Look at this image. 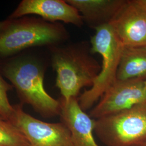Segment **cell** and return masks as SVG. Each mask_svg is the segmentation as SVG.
I'll list each match as a JSON object with an SVG mask.
<instances>
[{
	"instance_id": "4",
	"label": "cell",
	"mask_w": 146,
	"mask_h": 146,
	"mask_svg": "<svg viewBox=\"0 0 146 146\" xmlns=\"http://www.w3.org/2000/svg\"><path fill=\"white\" fill-rule=\"evenodd\" d=\"M94 132L106 146L146 144V102L95 119Z\"/></svg>"
},
{
	"instance_id": "10",
	"label": "cell",
	"mask_w": 146,
	"mask_h": 146,
	"mask_svg": "<svg viewBox=\"0 0 146 146\" xmlns=\"http://www.w3.org/2000/svg\"><path fill=\"white\" fill-rule=\"evenodd\" d=\"M60 102L61 122L70 132L73 146H99L94 139L95 119L81 108L78 98H62Z\"/></svg>"
},
{
	"instance_id": "13",
	"label": "cell",
	"mask_w": 146,
	"mask_h": 146,
	"mask_svg": "<svg viewBox=\"0 0 146 146\" xmlns=\"http://www.w3.org/2000/svg\"><path fill=\"white\" fill-rule=\"evenodd\" d=\"M0 146H30L24 134L11 121L0 117Z\"/></svg>"
},
{
	"instance_id": "12",
	"label": "cell",
	"mask_w": 146,
	"mask_h": 146,
	"mask_svg": "<svg viewBox=\"0 0 146 146\" xmlns=\"http://www.w3.org/2000/svg\"><path fill=\"white\" fill-rule=\"evenodd\" d=\"M116 80H146V46L123 47Z\"/></svg>"
},
{
	"instance_id": "2",
	"label": "cell",
	"mask_w": 146,
	"mask_h": 146,
	"mask_svg": "<svg viewBox=\"0 0 146 146\" xmlns=\"http://www.w3.org/2000/svg\"><path fill=\"white\" fill-rule=\"evenodd\" d=\"M3 74L16 89L22 103L31 105L44 117L60 115V101L47 93L44 84L42 67L29 60H18L6 64Z\"/></svg>"
},
{
	"instance_id": "16",
	"label": "cell",
	"mask_w": 146,
	"mask_h": 146,
	"mask_svg": "<svg viewBox=\"0 0 146 146\" xmlns=\"http://www.w3.org/2000/svg\"><path fill=\"white\" fill-rule=\"evenodd\" d=\"M139 2L146 9V0H139Z\"/></svg>"
},
{
	"instance_id": "1",
	"label": "cell",
	"mask_w": 146,
	"mask_h": 146,
	"mask_svg": "<svg viewBox=\"0 0 146 146\" xmlns=\"http://www.w3.org/2000/svg\"><path fill=\"white\" fill-rule=\"evenodd\" d=\"M83 44L58 48L53 52L52 64L57 76L56 86L63 99L76 97L81 89L92 87L101 67Z\"/></svg>"
},
{
	"instance_id": "17",
	"label": "cell",
	"mask_w": 146,
	"mask_h": 146,
	"mask_svg": "<svg viewBox=\"0 0 146 146\" xmlns=\"http://www.w3.org/2000/svg\"><path fill=\"white\" fill-rule=\"evenodd\" d=\"M146 146V145H145V146Z\"/></svg>"
},
{
	"instance_id": "6",
	"label": "cell",
	"mask_w": 146,
	"mask_h": 146,
	"mask_svg": "<svg viewBox=\"0 0 146 146\" xmlns=\"http://www.w3.org/2000/svg\"><path fill=\"white\" fill-rule=\"evenodd\" d=\"M14 107L10 121L22 132L30 146H73L70 132L62 122H44L25 113L21 106Z\"/></svg>"
},
{
	"instance_id": "11",
	"label": "cell",
	"mask_w": 146,
	"mask_h": 146,
	"mask_svg": "<svg viewBox=\"0 0 146 146\" xmlns=\"http://www.w3.org/2000/svg\"><path fill=\"white\" fill-rule=\"evenodd\" d=\"M125 0H67L66 2L75 8L84 21L95 29L109 24Z\"/></svg>"
},
{
	"instance_id": "5",
	"label": "cell",
	"mask_w": 146,
	"mask_h": 146,
	"mask_svg": "<svg viewBox=\"0 0 146 146\" xmlns=\"http://www.w3.org/2000/svg\"><path fill=\"white\" fill-rule=\"evenodd\" d=\"M67 36L66 29L59 24L30 18L9 20L0 31V55H11L28 47L53 44Z\"/></svg>"
},
{
	"instance_id": "3",
	"label": "cell",
	"mask_w": 146,
	"mask_h": 146,
	"mask_svg": "<svg viewBox=\"0 0 146 146\" xmlns=\"http://www.w3.org/2000/svg\"><path fill=\"white\" fill-rule=\"evenodd\" d=\"M90 43V52L101 55L102 64L91 88L85 90L78 98L79 104L84 111L92 107L116 81L118 67L124 47L110 24L95 28Z\"/></svg>"
},
{
	"instance_id": "7",
	"label": "cell",
	"mask_w": 146,
	"mask_h": 146,
	"mask_svg": "<svg viewBox=\"0 0 146 146\" xmlns=\"http://www.w3.org/2000/svg\"><path fill=\"white\" fill-rule=\"evenodd\" d=\"M146 102V80H116L93 107L89 116L98 119Z\"/></svg>"
},
{
	"instance_id": "15",
	"label": "cell",
	"mask_w": 146,
	"mask_h": 146,
	"mask_svg": "<svg viewBox=\"0 0 146 146\" xmlns=\"http://www.w3.org/2000/svg\"><path fill=\"white\" fill-rule=\"evenodd\" d=\"M9 20L4 21H0V31H1L9 23Z\"/></svg>"
},
{
	"instance_id": "9",
	"label": "cell",
	"mask_w": 146,
	"mask_h": 146,
	"mask_svg": "<svg viewBox=\"0 0 146 146\" xmlns=\"http://www.w3.org/2000/svg\"><path fill=\"white\" fill-rule=\"evenodd\" d=\"M29 14L40 16L52 22L61 21L78 27L84 23L78 10L63 0H23L9 18L13 20Z\"/></svg>"
},
{
	"instance_id": "8",
	"label": "cell",
	"mask_w": 146,
	"mask_h": 146,
	"mask_svg": "<svg viewBox=\"0 0 146 146\" xmlns=\"http://www.w3.org/2000/svg\"><path fill=\"white\" fill-rule=\"evenodd\" d=\"M109 24L124 46H146V9L139 0L125 1Z\"/></svg>"
},
{
	"instance_id": "14",
	"label": "cell",
	"mask_w": 146,
	"mask_h": 146,
	"mask_svg": "<svg viewBox=\"0 0 146 146\" xmlns=\"http://www.w3.org/2000/svg\"><path fill=\"white\" fill-rule=\"evenodd\" d=\"M13 87L4 80L0 74V117L9 121L14 114L15 107L10 104L7 93Z\"/></svg>"
}]
</instances>
